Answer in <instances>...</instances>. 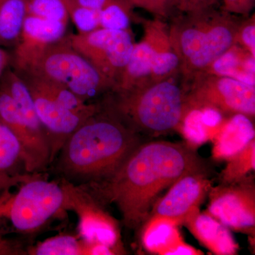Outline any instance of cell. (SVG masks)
<instances>
[{"label": "cell", "mask_w": 255, "mask_h": 255, "mask_svg": "<svg viewBox=\"0 0 255 255\" xmlns=\"http://www.w3.org/2000/svg\"><path fill=\"white\" fill-rule=\"evenodd\" d=\"M110 0H65L67 2L82 7L94 10H101Z\"/></svg>", "instance_id": "1f68e13d"}, {"label": "cell", "mask_w": 255, "mask_h": 255, "mask_svg": "<svg viewBox=\"0 0 255 255\" xmlns=\"http://www.w3.org/2000/svg\"><path fill=\"white\" fill-rule=\"evenodd\" d=\"M255 139L252 119L244 114H235L222 124L213 142L212 157L216 160H226L241 151Z\"/></svg>", "instance_id": "e0dca14e"}, {"label": "cell", "mask_w": 255, "mask_h": 255, "mask_svg": "<svg viewBox=\"0 0 255 255\" xmlns=\"http://www.w3.org/2000/svg\"><path fill=\"white\" fill-rule=\"evenodd\" d=\"M209 196L207 214L226 227L254 237L255 188L252 176L211 187Z\"/></svg>", "instance_id": "30bf717a"}, {"label": "cell", "mask_w": 255, "mask_h": 255, "mask_svg": "<svg viewBox=\"0 0 255 255\" xmlns=\"http://www.w3.org/2000/svg\"><path fill=\"white\" fill-rule=\"evenodd\" d=\"M141 241L144 248L160 255H201L202 252L184 241L178 227L168 223L148 222L142 225Z\"/></svg>", "instance_id": "2e32d148"}, {"label": "cell", "mask_w": 255, "mask_h": 255, "mask_svg": "<svg viewBox=\"0 0 255 255\" xmlns=\"http://www.w3.org/2000/svg\"><path fill=\"white\" fill-rule=\"evenodd\" d=\"M68 37L72 46L108 79L114 88L135 45L129 31L100 28Z\"/></svg>", "instance_id": "9c48e42d"}, {"label": "cell", "mask_w": 255, "mask_h": 255, "mask_svg": "<svg viewBox=\"0 0 255 255\" xmlns=\"http://www.w3.org/2000/svg\"><path fill=\"white\" fill-rule=\"evenodd\" d=\"M201 244L219 255L237 254L239 246L229 228L207 213L200 210L191 215L184 223Z\"/></svg>", "instance_id": "9a60e30c"}, {"label": "cell", "mask_w": 255, "mask_h": 255, "mask_svg": "<svg viewBox=\"0 0 255 255\" xmlns=\"http://www.w3.org/2000/svg\"><path fill=\"white\" fill-rule=\"evenodd\" d=\"M145 41L153 51L152 80L154 82L172 78L180 67V61L174 51L170 38L169 27L160 19L144 21Z\"/></svg>", "instance_id": "5bb4252c"}, {"label": "cell", "mask_w": 255, "mask_h": 255, "mask_svg": "<svg viewBox=\"0 0 255 255\" xmlns=\"http://www.w3.org/2000/svg\"><path fill=\"white\" fill-rule=\"evenodd\" d=\"M17 73L56 82L87 102L114 88L113 84L72 46L68 34L45 50L26 70Z\"/></svg>", "instance_id": "8992f818"}, {"label": "cell", "mask_w": 255, "mask_h": 255, "mask_svg": "<svg viewBox=\"0 0 255 255\" xmlns=\"http://www.w3.org/2000/svg\"><path fill=\"white\" fill-rule=\"evenodd\" d=\"M207 167L187 143L142 142L110 179L83 187L105 206L116 205L124 226L136 230L148 219L163 191L185 174Z\"/></svg>", "instance_id": "6da1fadb"}, {"label": "cell", "mask_w": 255, "mask_h": 255, "mask_svg": "<svg viewBox=\"0 0 255 255\" xmlns=\"http://www.w3.org/2000/svg\"><path fill=\"white\" fill-rule=\"evenodd\" d=\"M92 242L79 235H58L26 246V255H90Z\"/></svg>", "instance_id": "ffe728a7"}, {"label": "cell", "mask_w": 255, "mask_h": 255, "mask_svg": "<svg viewBox=\"0 0 255 255\" xmlns=\"http://www.w3.org/2000/svg\"><path fill=\"white\" fill-rule=\"evenodd\" d=\"M226 168L220 174L221 184L238 182L255 169V140L228 159Z\"/></svg>", "instance_id": "7402d4cb"}, {"label": "cell", "mask_w": 255, "mask_h": 255, "mask_svg": "<svg viewBox=\"0 0 255 255\" xmlns=\"http://www.w3.org/2000/svg\"><path fill=\"white\" fill-rule=\"evenodd\" d=\"M24 82L31 92L37 114L49 140L53 163L68 137L88 117L69 110L31 82Z\"/></svg>", "instance_id": "7c38bea8"}, {"label": "cell", "mask_w": 255, "mask_h": 255, "mask_svg": "<svg viewBox=\"0 0 255 255\" xmlns=\"http://www.w3.org/2000/svg\"><path fill=\"white\" fill-rule=\"evenodd\" d=\"M26 16V0H0V46H16Z\"/></svg>", "instance_id": "d6986e66"}, {"label": "cell", "mask_w": 255, "mask_h": 255, "mask_svg": "<svg viewBox=\"0 0 255 255\" xmlns=\"http://www.w3.org/2000/svg\"><path fill=\"white\" fill-rule=\"evenodd\" d=\"M216 0H173V9L179 13L191 12L214 6Z\"/></svg>", "instance_id": "f1b7e54d"}, {"label": "cell", "mask_w": 255, "mask_h": 255, "mask_svg": "<svg viewBox=\"0 0 255 255\" xmlns=\"http://www.w3.org/2000/svg\"><path fill=\"white\" fill-rule=\"evenodd\" d=\"M255 57L236 44L215 60L204 73L229 77L255 85Z\"/></svg>", "instance_id": "ac0fdd59"}, {"label": "cell", "mask_w": 255, "mask_h": 255, "mask_svg": "<svg viewBox=\"0 0 255 255\" xmlns=\"http://www.w3.org/2000/svg\"><path fill=\"white\" fill-rule=\"evenodd\" d=\"M255 0H223V10L233 14L247 15L254 7Z\"/></svg>", "instance_id": "f546056e"}, {"label": "cell", "mask_w": 255, "mask_h": 255, "mask_svg": "<svg viewBox=\"0 0 255 255\" xmlns=\"http://www.w3.org/2000/svg\"><path fill=\"white\" fill-rule=\"evenodd\" d=\"M238 44L248 50L255 57V16L241 22L238 35Z\"/></svg>", "instance_id": "83f0119b"}, {"label": "cell", "mask_w": 255, "mask_h": 255, "mask_svg": "<svg viewBox=\"0 0 255 255\" xmlns=\"http://www.w3.org/2000/svg\"><path fill=\"white\" fill-rule=\"evenodd\" d=\"M69 18L73 21L80 34L90 33L100 28V10L82 7L67 2Z\"/></svg>", "instance_id": "484cf974"}, {"label": "cell", "mask_w": 255, "mask_h": 255, "mask_svg": "<svg viewBox=\"0 0 255 255\" xmlns=\"http://www.w3.org/2000/svg\"><path fill=\"white\" fill-rule=\"evenodd\" d=\"M65 191L66 209L78 218V235L85 241L110 247L117 255H125L120 225L105 206L83 187L59 178Z\"/></svg>", "instance_id": "ba28073f"}, {"label": "cell", "mask_w": 255, "mask_h": 255, "mask_svg": "<svg viewBox=\"0 0 255 255\" xmlns=\"http://www.w3.org/2000/svg\"><path fill=\"white\" fill-rule=\"evenodd\" d=\"M241 23L233 14L214 6L180 13L174 18L169 27V38L187 81L204 73L215 60L238 44Z\"/></svg>", "instance_id": "277c9868"}, {"label": "cell", "mask_w": 255, "mask_h": 255, "mask_svg": "<svg viewBox=\"0 0 255 255\" xmlns=\"http://www.w3.org/2000/svg\"><path fill=\"white\" fill-rule=\"evenodd\" d=\"M11 55L0 46V78L11 64Z\"/></svg>", "instance_id": "d6a6232c"}, {"label": "cell", "mask_w": 255, "mask_h": 255, "mask_svg": "<svg viewBox=\"0 0 255 255\" xmlns=\"http://www.w3.org/2000/svg\"><path fill=\"white\" fill-rule=\"evenodd\" d=\"M60 179L45 172H17L0 178V236H35L67 216Z\"/></svg>", "instance_id": "3957f363"}, {"label": "cell", "mask_w": 255, "mask_h": 255, "mask_svg": "<svg viewBox=\"0 0 255 255\" xmlns=\"http://www.w3.org/2000/svg\"><path fill=\"white\" fill-rule=\"evenodd\" d=\"M142 136L103 102L68 137L57 156L60 178L78 185H97L118 172Z\"/></svg>", "instance_id": "7a4b0ae2"}, {"label": "cell", "mask_w": 255, "mask_h": 255, "mask_svg": "<svg viewBox=\"0 0 255 255\" xmlns=\"http://www.w3.org/2000/svg\"><path fill=\"white\" fill-rule=\"evenodd\" d=\"M22 167V148L14 132L0 119V178L19 172Z\"/></svg>", "instance_id": "44dd1931"}, {"label": "cell", "mask_w": 255, "mask_h": 255, "mask_svg": "<svg viewBox=\"0 0 255 255\" xmlns=\"http://www.w3.org/2000/svg\"><path fill=\"white\" fill-rule=\"evenodd\" d=\"M132 6L141 8L157 18H166L173 10V0H128Z\"/></svg>", "instance_id": "4316f807"}, {"label": "cell", "mask_w": 255, "mask_h": 255, "mask_svg": "<svg viewBox=\"0 0 255 255\" xmlns=\"http://www.w3.org/2000/svg\"><path fill=\"white\" fill-rule=\"evenodd\" d=\"M0 255H26V246L18 240L0 236Z\"/></svg>", "instance_id": "4dcf8cb0"}, {"label": "cell", "mask_w": 255, "mask_h": 255, "mask_svg": "<svg viewBox=\"0 0 255 255\" xmlns=\"http://www.w3.org/2000/svg\"><path fill=\"white\" fill-rule=\"evenodd\" d=\"M27 14L51 21L68 23L70 18L65 0H26Z\"/></svg>", "instance_id": "d4e9b609"}, {"label": "cell", "mask_w": 255, "mask_h": 255, "mask_svg": "<svg viewBox=\"0 0 255 255\" xmlns=\"http://www.w3.org/2000/svg\"><path fill=\"white\" fill-rule=\"evenodd\" d=\"M68 24L27 14L10 65L16 72L24 71L45 50L67 36Z\"/></svg>", "instance_id": "4fadbf2b"}, {"label": "cell", "mask_w": 255, "mask_h": 255, "mask_svg": "<svg viewBox=\"0 0 255 255\" xmlns=\"http://www.w3.org/2000/svg\"><path fill=\"white\" fill-rule=\"evenodd\" d=\"M131 7L128 0H110L100 10V28L128 31Z\"/></svg>", "instance_id": "603a6c76"}, {"label": "cell", "mask_w": 255, "mask_h": 255, "mask_svg": "<svg viewBox=\"0 0 255 255\" xmlns=\"http://www.w3.org/2000/svg\"><path fill=\"white\" fill-rule=\"evenodd\" d=\"M184 93L185 113L196 109L210 108L228 115L255 114V85L229 77L201 73L190 80Z\"/></svg>", "instance_id": "52a82bcc"}, {"label": "cell", "mask_w": 255, "mask_h": 255, "mask_svg": "<svg viewBox=\"0 0 255 255\" xmlns=\"http://www.w3.org/2000/svg\"><path fill=\"white\" fill-rule=\"evenodd\" d=\"M208 171L185 174L156 201L145 221L168 223L179 226L196 211L209 195L212 185Z\"/></svg>", "instance_id": "8fae6325"}, {"label": "cell", "mask_w": 255, "mask_h": 255, "mask_svg": "<svg viewBox=\"0 0 255 255\" xmlns=\"http://www.w3.org/2000/svg\"><path fill=\"white\" fill-rule=\"evenodd\" d=\"M102 101L140 136H160L179 130L185 114L184 91L172 78L111 90Z\"/></svg>", "instance_id": "5b68a950"}, {"label": "cell", "mask_w": 255, "mask_h": 255, "mask_svg": "<svg viewBox=\"0 0 255 255\" xmlns=\"http://www.w3.org/2000/svg\"><path fill=\"white\" fill-rule=\"evenodd\" d=\"M178 130L182 134L187 145L195 149L211 140V132L201 119L200 109L186 112Z\"/></svg>", "instance_id": "cb8c5ba5"}]
</instances>
